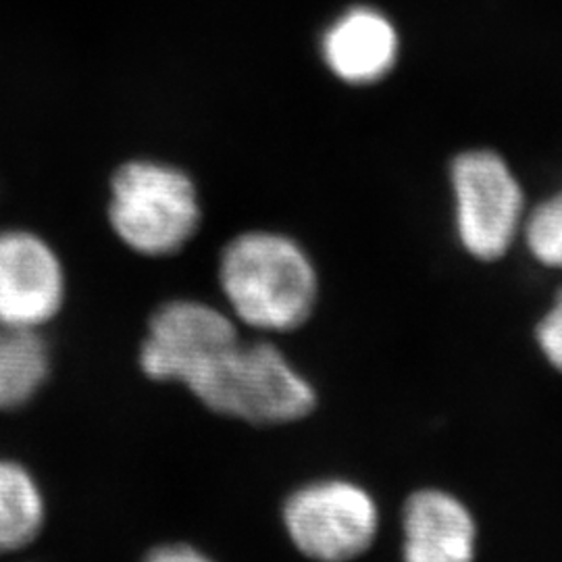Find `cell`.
<instances>
[{"instance_id": "277c9868", "label": "cell", "mask_w": 562, "mask_h": 562, "mask_svg": "<svg viewBox=\"0 0 562 562\" xmlns=\"http://www.w3.org/2000/svg\"><path fill=\"white\" fill-rule=\"evenodd\" d=\"M288 542L311 562H355L380 538L375 494L350 477H317L296 485L281 503Z\"/></svg>"}, {"instance_id": "3957f363", "label": "cell", "mask_w": 562, "mask_h": 562, "mask_svg": "<svg viewBox=\"0 0 562 562\" xmlns=\"http://www.w3.org/2000/svg\"><path fill=\"white\" fill-rule=\"evenodd\" d=\"M188 392L220 417L257 427H281L308 419L319 394L276 341H236Z\"/></svg>"}, {"instance_id": "7a4b0ae2", "label": "cell", "mask_w": 562, "mask_h": 562, "mask_svg": "<svg viewBox=\"0 0 562 562\" xmlns=\"http://www.w3.org/2000/svg\"><path fill=\"white\" fill-rule=\"evenodd\" d=\"M104 220L132 255L148 261L173 259L201 234V186L180 162L130 157L109 173Z\"/></svg>"}, {"instance_id": "5bb4252c", "label": "cell", "mask_w": 562, "mask_h": 562, "mask_svg": "<svg viewBox=\"0 0 562 562\" xmlns=\"http://www.w3.org/2000/svg\"><path fill=\"white\" fill-rule=\"evenodd\" d=\"M140 562H220L190 542H165L150 548Z\"/></svg>"}, {"instance_id": "6da1fadb", "label": "cell", "mask_w": 562, "mask_h": 562, "mask_svg": "<svg viewBox=\"0 0 562 562\" xmlns=\"http://www.w3.org/2000/svg\"><path fill=\"white\" fill-rule=\"evenodd\" d=\"M215 278L225 311L261 336L299 331L322 302L315 257L306 244L278 227H248L227 238Z\"/></svg>"}, {"instance_id": "52a82bcc", "label": "cell", "mask_w": 562, "mask_h": 562, "mask_svg": "<svg viewBox=\"0 0 562 562\" xmlns=\"http://www.w3.org/2000/svg\"><path fill=\"white\" fill-rule=\"evenodd\" d=\"M69 299V276L55 244L27 227L0 229V327L46 329Z\"/></svg>"}, {"instance_id": "4fadbf2b", "label": "cell", "mask_w": 562, "mask_h": 562, "mask_svg": "<svg viewBox=\"0 0 562 562\" xmlns=\"http://www.w3.org/2000/svg\"><path fill=\"white\" fill-rule=\"evenodd\" d=\"M536 344L546 362L562 373V290L536 323Z\"/></svg>"}, {"instance_id": "8992f818", "label": "cell", "mask_w": 562, "mask_h": 562, "mask_svg": "<svg viewBox=\"0 0 562 562\" xmlns=\"http://www.w3.org/2000/svg\"><path fill=\"white\" fill-rule=\"evenodd\" d=\"M240 325L223 304L169 299L155 306L138 348L146 380L190 387L213 362L240 340Z\"/></svg>"}, {"instance_id": "7c38bea8", "label": "cell", "mask_w": 562, "mask_h": 562, "mask_svg": "<svg viewBox=\"0 0 562 562\" xmlns=\"http://www.w3.org/2000/svg\"><path fill=\"white\" fill-rule=\"evenodd\" d=\"M521 238L533 261L562 271V190L527 211Z\"/></svg>"}, {"instance_id": "ba28073f", "label": "cell", "mask_w": 562, "mask_h": 562, "mask_svg": "<svg viewBox=\"0 0 562 562\" xmlns=\"http://www.w3.org/2000/svg\"><path fill=\"white\" fill-rule=\"evenodd\" d=\"M319 60L334 80L367 90L387 80L402 57L398 23L382 7L355 2L325 23L319 34Z\"/></svg>"}, {"instance_id": "9c48e42d", "label": "cell", "mask_w": 562, "mask_h": 562, "mask_svg": "<svg viewBox=\"0 0 562 562\" xmlns=\"http://www.w3.org/2000/svg\"><path fill=\"white\" fill-rule=\"evenodd\" d=\"M402 562H475L480 525L471 506L443 487H419L401 513Z\"/></svg>"}, {"instance_id": "30bf717a", "label": "cell", "mask_w": 562, "mask_h": 562, "mask_svg": "<svg viewBox=\"0 0 562 562\" xmlns=\"http://www.w3.org/2000/svg\"><path fill=\"white\" fill-rule=\"evenodd\" d=\"M48 522V501L38 475L20 459L0 454V559L38 542Z\"/></svg>"}, {"instance_id": "8fae6325", "label": "cell", "mask_w": 562, "mask_h": 562, "mask_svg": "<svg viewBox=\"0 0 562 562\" xmlns=\"http://www.w3.org/2000/svg\"><path fill=\"white\" fill-rule=\"evenodd\" d=\"M53 378V350L42 329L0 327V413L38 401Z\"/></svg>"}, {"instance_id": "5b68a950", "label": "cell", "mask_w": 562, "mask_h": 562, "mask_svg": "<svg viewBox=\"0 0 562 562\" xmlns=\"http://www.w3.org/2000/svg\"><path fill=\"white\" fill-rule=\"evenodd\" d=\"M448 183L454 236L464 255L480 262L504 259L521 238L527 215L510 162L492 148H467L450 159Z\"/></svg>"}]
</instances>
